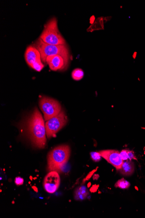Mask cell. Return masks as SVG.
<instances>
[{
	"instance_id": "1",
	"label": "cell",
	"mask_w": 145,
	"mask_h": 218,
	"mask_svg": "<svg viewBox=\"0 0 145 218\" xmlns=\"http://www.w3.org/2000/svg\"><path fill=\"white\" fill-rule=\"evenodd\" d=\"M27 133L34 146L43 149L46 143L45 125L40 111L35 109L26 123Z\"/></svg>"
},
{
	"instance_id": "2",
	"label": "cell",
	"mask_w": 145,
	"mask_h": 218,
	"mask_svg": "<svg viewBox=\"0 0 145 218\" xmlns=\"http://www.w3.org/2000/svg\"><path fill=\"white\" fill-rule=\"evenodd\" d=\"M70 147L61 145L55 147L49 152L48 156V168L50 171H60L67 162L70 156Z\"/></svg>"
},
{
	"instance_id": "3",
	"label": "cell",
	"mask_w": 145,
	"mask_h": 218,
	"mask_svg": "<svg viewBox=\"0 0 145 218\" xmlns=\"http://www.w3.org/2000/svg\"><path fill=\"white\" fill-rule=\"evenodd\" d=\"M34 47L39 51L43 62H46V58L50 55H59L62 57L68 65L70 57L68 49L66 45H49L39 38L34 44Z\"/></svg>"
},
{
	"instance_id": "4",
	"label": "cell",
	"mask_w": 145,
	"mask_h": 218,
	"mask_svg": "<svg viewBox=\"0 0 145 218\" xmlns=\"http://www.w3.org/2000/svg\"><path fill=\"white\" fill-rule=\"evenodd\" d=\"M40 38L46 43L51 45H65L66 42L60 34L56 18L51 19L45 25Z\"/></svg>"
},
{
	"instance_id": "5",
	"label": "cell",
	"mask_w": 145,
	"mask_h": 218,
	"mask_svg": "<svg viewBox=\"0 0 145 218\" xmlns=\"http://www.w3.org/2000/svg\"><path fill=\"white\" fill-rule=\"evenodd\" d=\"M39 105L45 121L56 116L62 110L59 102L49 97H43L41 98L39 101Z\"/></svg>"
},
{
	"instance_id": "6",
	"label": "cell",
	"mask_w": 145,
	"mask_h": 218,
	"mask_svg": "<svg viewBox=\"0 0 145 218\" xmlns=\"http://www.w3.org/2000/svg\"><path fill=\"white\" fill-rule=\"evenodd\" d=\"M67 122V117L63 110H61L56 116L47 121L45 128L47 138L50 139L54 136L57 132L65 125Z\"/></svg>"
},
{
	"instance_id": "7",
	"label": "cell",
	"mask_w": 145,
	"mask_h": 218,
	"mask_svg": "<svg viewBox=\"0 0 145 218\" xmlns=\"http://www.w3.org/2000/svg\"><path fill=\"white\" fill-rule=\"evenodd\" d=\"M25 58L27 64L36 71L40 72L44 67L40 54L35 47L30 46L26 48Z\"/></svg>"
},
{
	"instance_id": "8",
	"label": "cell",
	"mask_w": 145,
	"mask_h": 218,
	"mask_svg": "<svg viewBox=\"0 0 145 218\" xmlns=\"http://www.w3.org/2000/svg\"><path fill=\"white\" fill-rule=\"evenodd\" d=\"M60 182V177L57 171H51L44 178L43 187L48 193H53L58 188Z\"/></svg>"
},
{
	"instance_id": "9",
	"label": "cell",
	"mask_w": 145,
	"mask_h": 218,
	"mask_svg": "<svg viewBox=\"0 0 145 218\" xmlns=\"http://www.w3.org/2000/svg\"><path fill=\"white\" fill-rule=\"evenodd\" d=\"M101 156L111 164L117 170H120L124 161L122 160L120 153L114 150H105L99 152Z\"/></svg>"
},
{
	"instance_id": "10",
	"label": "cell",
	"mask_w": 145,
	"mask_h": 218,
	"mask_svg": "<svg viewBox=\"0 0 145 218\" xmlns=\"http://www.w3.org/2000/svg\"><path fill=\"white\" fill-rule=\"evenodd\" d=\"M46 62L50 69L54 71L65 69L67 66L64 58L59 55H52L47 57Z\"/></svg>"
},
{
	"instance_id": "11",
	"label": "cell",
	"mask_w": 145,
	"mask_h": 218,
	"mask_svg": "<svg viewBox=\"0 0 145 218\" xmlns=\"http://www.w3.org/2000/svg\"><path fill=\"white\" fill-rule=\"evenodd\" d=\"M135 170L134 165L131 160H126L123 162L122 166L120 169V172L122 175L129 176L133 173Z\"/></svg>"
},
{
	"instance_id": "12",
	"label": "cell",
	"mask_w": 145,
	"mask_h": 218,
	"mask_svg": "<svg viewBox=\"0 0 145 218\" xmlns=\"http://www.w3.org/2000/svg\"><path fill=\"white\" fill-rule=\"evenodd\" d=\"M88 191L85 186H81L77 188L75 192L74 198L76 200H83L88 195Z\"/></svg>"
},
{
	"instance_id": "13",
	"label": "cell",
	"mask_w": 145,
	"mask_h": 218,
	"mask_svg": "<svg viewBox=\"0 0 145 218\" xmlns=\"http://www.w3.org/2000/svg\"><path fill=\"white\" fill-rule=\"evenodd\" d=\"M84 72L80 68H76L72 72V77L76 81H79L84 76Z\"/></svg>"
},
{
	"instance_id": "14",
	"label": "cell",
	"mask_w": 145,
	"mask_h": 218,
	"mask_svg": "<svg viewBox=\"0 0 145 218\" xmlns=\"http://www.w3.org/2000/svg\"><path fill=\"white\" fill-rule=\"evenodd\" d=\"M130 186V182L124 179H119L115 185L116 187H118L122 189H127L129 188Z\"/></svg>"
},
{
	"instance_id": "15",
	"label": "cell",
	"mask_w": 145,
	"mask_h": 218,
	"mask_svg": "<svg viewBox=\"0 0 145 218\" xmlns=\"http://www.w3.org/2000/svg\"><path fill=\"white\" fill-rule=\"evenodd\" d=\"M91 157L94 162H98L101 159V156L99 152H92L91 153Z\"/></svg>"
},
{
	"instance_id": "16",
	"label": "cell",
	"mask_w": 145,
	"mask_h": 218,
	"mask_svg": "<svg viewBox=\"0 0 145 218\" xmlns=\"http://www.w3.org/2000/svg\"><path fill=\"white\" fill-rule=\"evenodd\" d=\"M120 155L122 160L124 161L128 160L129 159V151L127 150H123L120 152Z\"/></svg>"
},
{
	"instance_id": "17",
	"label": "cell",
	"mask_w": 145,
	"mask_h": 218,
	"mask_svg": "<svg viewBox=\"0 0 145 218\" xmlns=\"http://www.w3.org/2000/svg\"><path fill=\"white\" fill-rule=\"evenodd\" d=\"M15 183L17 186H21L23 184L24 180L20 177H17L15 179Z\"/></svg>"
},
{
	"instance_id": "18",
	"label": "cell",
	"mask_w": 145,
	"mask_h": 218,
	"mask_svg": "<svg viewBox=\"0 0 145 218\" xmlns=\"http://www.w3.org/2000/svg\"><path fill=\"white\" fill-rule=\"evenodd\" d=\"M96 170H93V171H91V172H90V173H89L88 174V175H87V177H86V179H85V180H89V179H90L91 177V176H92V175H93V174L94 173V172H95V171H96Z\"/></svg>"
},
{
	"instance_id": "19",
	"label": "cell",
	"mask_w": 145,
	"mask_h": 218,
	"mask_svg": "<svg viewBox=\"0 0 145 218\" xmlns=\"http://www.w3.org/2000/svg\"><path fill=\"white\" fill-rule=\"evenodd\" d=\"M129 159L130 160H131L132 159H135L133 154L130 151H129Z\"/></svg>"
},
{
	"instance_id": "20",
	"label": "cell",
	"mask_w": 145,
	"mask_h": 218,
	"mask_svg": "<svg viewBox=\"0 0 145 218\" xmlns=\"http://www.w3.org/2000/svg\"><path fill=\"white\" fill-rule=\"evenodd\" d=\"M98 187V186H93L92 188H91V190H90L91 192H96Z\"/></svg>"
},
{
	"instance_id": "21",
	"label": "cell",
	"mask_w": 145,
	"mask_h": 218,
	"mask_svg": "<svg viewBox=\"0 0 145 218\" xmlns=\"http://www.w3.org/2000/svg\"><path fill=\"white\" fill-rule=\"evenodd\" d=\"M137 52H136V51H135L133 53V55H132V57H133V59H136V57L137 56Z\"/></svg>"
},
{
	"instance_id": "22",
	"label": "cell",
	"mask_w": 145,
	"mask_h": 218,
	"mask_svg": "<svg viewBox=\"0 0 145 218\" xmlns=\"http://www.w3.org/2000/svg\"><path fill=\"white\" fill-rule=\"evenodd\" d=\"M99 175H94L93 178V179H97L99 178Z\"/></svg>"
},
{
	"instance_id": "23",
	"label": "cell",
	"mask_w": 145,
	"mask_h": 218,
	"mask_svg": "<svg viewBox=\"0 0 145 218\" xmlns=\"http://www.w3.org/2000/svg\"><path fill=\"white\" fill-rule=\"evenodd\" d=\"M135 188H136V190H139V189H138V188L137 187H136V186H135Z\"/></svg>"
}]
</instances>
